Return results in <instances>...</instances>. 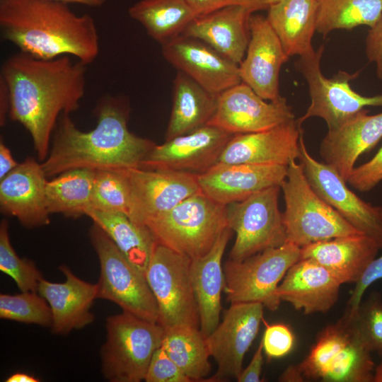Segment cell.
<instances>
[{
    "instance_id": "6da1fadb",
    "label": "cell",
    "mask_w": 382,
    "mask_h": 382,
    "mask_svg": "<svg viewBox=\"0 0 382 382\" xmlns=\"http://www.w3.org/2000/svg\"><path fill=\"white\" fill-rule=\"evenodd\" d=\"M86 66L71 56L51 59L19 52L1 66L10 94L8 117L29 132L40 161L62 115L76 111L85 94Z\"/></svg>"
},
{
    "instance_id": "7a4b0ae2",
    "label": "cell",
    "mask_w": 382,
    "mask_h": 382,
    "mask_svg": "<svg viewBox=\"0 0 382 382\" xmlns=\"http://www.w3.org/2000/svg\"><path fill=\"white\" fill-rule=\"evenodd\" d=\"M95 113L96 126L88 132L80 130L69 115H61L52 147L41 163L47 178L78 168H140L156 144L129 130L127 100L120 96H103L98 100Z\"/></svg>"
},
{
    "instance_id": "3957f363",
    "label": "cell",
    "mask_w": 382,
    "mask_h": 382,
    "mask_svg": "<svg viewBox=\"0 0 382 382\" xmlns=\"http://www.w3.org/2000/svg\"><path fill=\"white\" fill-rule=\"evenodd\" d=\"M2 37L20 52L42 59L71 56L86 65L100 50L94 18L50 0H0Z\"/></svg>"
},
{
    "instance_id": "277c9868",
    "label": "cell",
    "mask_w": 382,
    "mask_h": 382,
    "mask_svg": "<svg viewBox=\"0 0 382 382\" xmlns=\"http://www.w3.org/2000/svg\"><path fill=\"white\" fill-rule=\"evenodd\" d=\"M157 243L196 258L206 255L228 227L226 206L203 192L184 199L146 225Z\"/></svg>"
},
{
    "instance_id": "5b68a950",
    "label": "cell",
    "mask_w": 382,
    "mask_h": 382,
    "mask_svg": "<svg viewBox=\"0 0 382 382\" xmlns=\"http://www.w3.org/2000/svg\"><path fill=\"white\" fill-rule=\"evenodd\" d=\"M281 188L285 202L282 219L286 242L302 248L313 243L361 233L313 190L301 163L294 161L287 166L286 176Z\"/></svg>"
},
{
    "instance_id": "8992f818",
    "label": "cell",
    "mask_w": 382,
    "mask_h": 382,
    "mask_svg": "<svg viewBox=\"0 0 382 382\" xmlns=\"http://www.w3.org/2000/svg\"><path fill=\"white\" fill-rule=\"evenodd\" d=\"M346 311L318 335L309 354L298 365L304 379L331 382L374 381V363Z\"/></svg>"
},
{
    "instance_id": "52a82bcc",
    "label": "cell",
    "mask_w": 382,
    "mask_h": 382,
    "mask_svg": "<svg viewBox=\"0 0 382 382\" xmlns=\"http://www.w3.org/2000/svg\"><path fill=\"white\" fill-rule=\"evenodd\" d=\"M106 340L100 349L101 370L111 382H140L164 329L158 323L122 311L106 319Z\"/></svg>"
},
{
    "instance_id": "ba28073f",
    "label": "cell",
    "mask_w": 382,
    "mask_h": 382,
    "mask_svg": "<svg viewBox=\"0 0 382 382\" xmlns=\"http://www.w3.org/2000/svg\"><path fill=\"white\" fill-rule=\"evenodd\" d=\"M192 258L156 243L145 277L158 308L164 330L199 328L200 320L192 278Z\"/></svg>"
},
{
    "instance_id": "9c48e42d",
    "label": "cell",
    "mask_w": 382,
    "mask_h": 382,
    "mask_svg": "<svg viewBox=\"0 0 382 382\" xmlns=\"http://www.w3.org/2000/svg\"><path fill=\"white\" fill-rule=\"evenodd\" d=\"M88 235L100 263L98 299L112 301L122 311L158 323V305L145 275L125 258L98 225L93 223Z\"/></svg>"
},
{
    "instance_id": "30bf717a",
    "label": "cell",
    "mask_w": 382,
    "mask_h": 382,
    "mask_svg": "<svg viewBox=\"0 0 382 382\" xmlns=\"http://www.w3.org/2000/svg\"><path fill=\"white\" fill-rule=\"evenodd\" d=\"M300 257L301 248L286 242L242 260L228 259L224 267L227 301L231 303L260 302L267 309L276 311L281 302L277 294L279 283Z\"/></svg>"
},
{
    "instance_id": "8fae6325",
    "label": "cell",
    "mask_w": 382,
    "mask_h": 382,
    "mask_svg": "<svg viewBox=\"0 0 382 382\" xmlns=\"http://www.w3.org/2000/svg\"><path fill=\"white\" fill-rule=\"evenodd\" d=\"M323 50L321 45L312 53L299 57L295 62L296 69L308 83L311 97L306 112L297 120L300 125L310 117H318L325 120L328 129H332L366 107H382V94L364 96L352 89L350 81L359 71L350 74L339 71L331 78L325 77L320 69Z\"/></svg>"
},
{
    "instance_id": "7c38bea8",
    "label": "cell",
    "mask_w": 382,
    "mask_h": 382,
    "mask_svg": "<svg viewBox=\"0 0 382 382\" xmlns=\"http://www.w3.org/2000/svg\"><path fill=\"white\" fill-rule=\"evenodd\" d=\"M280 188L270 187L243 201L226 205L228 227L236 233L229 259L242 260L286 243L278 204Z\"/></svg>"
},
{
    "instance_id": "4fadbf2b",
    "label": "cell",
    "mask_w": 382,
    "mask_h": 382,
    "mask_svg": "<svg viewBox=\"0 0 382 382\" xmlns=\"http://www.w3.org/2000/svg\"><path fill=\"white\" fill-rule=\"evenodd\" d=\"M123 170L129 188V217L141 225L202 192L197 174L143 168Z\"/></svg>"
},
{
    "instance_id": "5bb4252c",
    "label": "cell",
    "mask_w": 382,
    "mask_h": 382,
    "mask_svg": "<svg viewBox=\"0 0 382 382\" xmlns=\"http://www.w3.org/2000/svg\"><path fill=\"white\" fill-rule=\"evenodd\" d=\"M299 158L313 190L359 231L374 238L382 248V219L378 207L368 203L351 191L337 172L308 151L303 134Z\"/></svg>"
},
{
    "instance_id": "9a60e30c",
    "label": "cell",
    "mask_w": 382,
    "mask_h": 382,
    "mask_svg": "<svg viewBox=\"0 0 382 382\" xmlns=\"http://www.w3.org/2000/svg\"><path fill=\"white\" fill-rule=\"evenodd\" d=\"M262 303H231L214 331L206 337L210 357L217 370L210 381H224L238 377L246 352L255 338L262 320Z\"/></svg>"
},
{
    "instance_id": "2e32d148",
    "label": "cell",
    "mask_w": 382,
    "mask_h": 382,
    "mask_svg": "<svg viewBox=\"0 0 382 382\" xmlns=\"http://www.w3.org/2000/svg\"><path fill=\"white\" fill-rule=\"evenodd\" d=\"M295 120L286 98L267 102L241 82L219 95L216 111L208 125L232 134L269 129Z\"/></svg>"
},
{
    "instance_id": "e0dca14e",
    "label": "cell",
    "mask_w": 382,
    "mask_h": 382,
    "mask_svg": "<svg viewBox=\"0 0 382 382\" xmlns=\"http://www.w3.org/2000/svg\"><path fill=\"white\" fill-rule=\"evenodd\" d=\"M233 135L217 127L204 125L155 145L140 168L202 174L219 162Z\"/></svg>"
},
{
    "instance_id": "ac0fdd59",
    "label": "cell",
    "mask_w": 382,
    "mask_h": 382,
    "mask_svg": "<svg viewBox=\"0 0 382 382\" xmlns=\"http://www.w3.org/2000/svg\"><path fill=\"white\" fill-rule=\"evenodd\" d=\"M161 45L168 62L214 94L242 82L238 64L198 39L180 35Z\"/></svg>"
},
{
    "instance_id": "d6986e66",
    "label": "cell",
    "mask_w": 382,
    "mask_h": 382,
    "mask_svg": "<svg viewBox=\"0 0 382 382\" xmlns=\"http://www.w3.org/2000/svg\"><path fill=\"white\" fill-rule=\"evenodd\" d=\"M250 40L239 66L242 82L266 100L280 96L279 72L289 60L281 42L267 17L252 13L249 19Z\"/></svg>"
},
{
    "instance_id": "ffe728a7",
    "label": "cell",
    "mask_w": 382,
    "mask_h": 382,
    "mask_svg": "<svg viewBox=\"0 0 382 382\" xmlns=\"http://www.w3.org/2000/svg\"><path fill=\"white\" fill-rule=\"evenodd\" d=\"M47 182L41 163L27 158L0 180L1 212L28 228L48 225Z\"/></svg>"
},
{
    "instance_id": "44dd1931",
    "label": "cell",
    "mask_w": 382,
    "mask_h": 382,
    "mask_svg": "<svg viewBox=\"0 0 382 382\" xmlns=\"http://www.w3.org/2000/svg\"><path fill=\"white\" fill-rule=\"evenodd\" d=\"M302 134L293 120L264 131L233 134L219 162L287 166L299 158Z\"/></svg>"
},
{
    "instance_id": "7402d4cb",
    "label": "cell",
    "mask_w": 382,
    "mask_h": 382,
    "mask_svg": "<svg viewBox=\"0 0 382 382\" xmlns=\"http://www.w3.org/2000/svg\"><path fill=\"white\" fill-rule=\"evenodd\" d=\"M287 166L218 162L197 175L202 192L214 201L228 205L243 201L261 190L281 186Z\"/></svg>"
},
{
    "instance_id": "603a6c76",
    "label": "cell",
    "mask_w": 382,
    "mask_h": 382,
    "mask_svg": "<svg viewBox=\"0 0 382 382\" xmlns=\"http://www.w3.org/2000/svg\"><path fill=\"white\" fill-rule=\"evenodd\" d=\"M59 269L65 277L64 282H52L42 278L37 292L51 308L52 332L65 335L94 321L91 308L98 299V287L97 284L78 277L66 265H60Z\"/></svg>"
},
{
    "instance_id": "cb8c5ba5",
    "label": "cell",
    "mask_w": 382,
    "mask_h": 382,
    "mask_svg": "<svg viewBox=\"0 0 382 382\" xmlns=\"http://www.w3.org/2000/svg\"><path fill=\"white\" fill-rule=\"evenodd\" d=\"M381 139L382 112L369 115L364 109L340 126L328 129L320 143V154L347 182L359 157Z\"/></svg>"
},
{
    "instance_id": "d4e9b609",
    "label": "cell",
    "mask_w": 382,
    "mask_h": 382,
    "mask_svg": "<svg viewBox=\"0 0 382 382\" xmlns=\"http://www.w3.org/2000/svg\"><path fill=\"white\" fill-rule=\"evenodd\" d=\"M380 249L374 238L357 233L303 246L300 259L311 260L324 267L341 284L357 283Z\"/></svg>"
},
{
    "instance_id": "484cf974",
    "label": "cell",
    "mask_w": 382,
    "mask_h": 382,
    "mask_svg": "<svg viewBox=\"0 0 382 382\" xmlns=\"http://www.w3.org/2000/svg\"><path fill=\"white\" fill-rule=\"evenodd\" d=\"M341 283L324 267L300 259L287 271L277 289L280 301L306 314L325 313L337 301Z\"/></svg>"
},
{
    "instance_id": "4316f807",
    "label": "cell",
    "mask_w": 382,
    "mask_h": 382,
    "mask_svg": "<svg viewBox=\"0 0 382 382\" xmlns=\"http://www.w3.org/2000/svg\"><path fill=\"white\" fill-rule=\"evenodd\" d=\"M253 13L242 6H228L196 17L182 35L198 39L240 64L250 40L249 19Z\"/></svg>"
},
{
    "instance_id": "83f0119b",
    "label": "cell",
    "mask_w": 382,
    "mask_h": 382,
    "mask_svg": "<svg viewBox=\"0 0 382 382\" xmlns=\"http://www.w3.org/2000/svg\"><path fill=\"white\" fill-rule=\"evenodd\" d=\"M231 234L227 227L206 255L192 259L190 272L199 313V329L206 337L220 322L221 292L225 287L222 258Z\"/></svg>"
},
{
    "instance_id": "f1b7e54d",
    "label": "cell",
    "mask_w": 382,
    "mask_h": 382,
    "mask_svg": "<svg viewBox=\"0 0 382 382\" xmlns=\"http://www.w3.org/2000/svg\"><path fill=\"white\" fill-rule=\"evenodd\" d=\"M267 18L290 57L315 51L312 39L316 31V0H282L269 6Z\"/></svg>"
},
{
    "instance_id": "f546056e",
    "label": "cell",
    "mask_w": 382,
    "mask_h": 382,
    "mask_svg": "<svg viewBox=\"0 0 382 382\" xmlns=\"http://www.w3.org/2000/svg\"><path fill=\"white\" fill-rule=\"evenodd\" d=\"M218 97L178 71L173 80V105L166 141L208 125L216 111Z\"/></svg>"
},
{
    "instance_id": "4dcf8cb0",
    "label": "cell",
    "mask_w": 382,
    "mask_h": 382,
    "mask_svg": "<svg viewBox=\"0 0 382 382\" xmlns=\"http://www.w3.org/2000/svg\"><path fill=\"white\" fill-rule=\"evenodd\" d=\"M94 224L111 238L125 258L145 275L156 241L145 225L118 212L88 209L86 212Z\"/></svg>"
},
{
    "instance_id": "1f68e13d",
    "label": "cell",
    "mask_w": 382,
    "mask_h": 382,
    "mask_svg": "<svg viewBox=\"0 0 382 382\" xmlns=\"http://www.w3.org/2000/svg\"><path fill=\"white\" fill-rule=\"evenodd\" d=\"M128 13L161 45L182 35L197 17L188 0H140Z\"/></svg>"
},
{
    "instance_id": "d6a6232c",
    "label": "cell",
    "mask_w": 382,
    "mask_h": 382,
    "mask_svg": "<svg viewBox=\"0 0 382 382\" xmlns=\"http://www.w3.org/2000/svg\"><path fill=\"white\" fill-rule=\"evenodd\" d=\"M96 170L84 168L64 171L46 185V201L50 214L76 219L91 207Z\"/></svg>"
},
{
    "instance_id": "836d02e7",
    "label": "cell",
    "mask_w": 382,
    "mask_h": 382,
    "mask_svg": "<svg viewBox=\"0 0 382 382\" xmlns=\"http://www.w3.org/2000/svg\"><path fill=\"white\" fill-rule=\"evenodd\" d=\"M161 347L191 381H202L209 375L210 354L199 328L164 330Z\"/></svg>"
},
{
    "instance_id": "e575fe53",
    "label": "cell",
    "mask_w": 382,
    "mask_h": 382,
    "mask_svg": "<svg viewBox=\"0 0 382 382\" xmlns=\"http://www.w3.org/2000/svg\"><path fill=\"white\" fill-rule=\"evenodd\" d=\"M316 32L373 27L382 16V0H316Z\"/></svg>"
},
{
    "instance_id": "d590c367",
    "label": "cell",
    "mask_w": 382,
    "mask_h": 382,
    "mask_svg": "<svg viewBox=\"0 0 382 382\" xmlns=\"http://www.w3.org/2000/svg\"><path fill=\"white\" fill-rule=\"evenodd\" d=\"M91 208L129 216V188L123 169L96 170Z\"/></svg>"
},
{
    "instance_id": "8d00e7d4",
    "label": "cell",
    "mask_w": 382,
    "mask_h": 382,
    "mask_svg": "<svg viewBox=\"0 0 382 382\" xmlns=\"http://www.w3.org/2000/svg\"><path fill=\"white\" fill-rule=\"evenodd\" d=\"M0 318L43 327H51L52 323L51 308L37 291H21L14 295L1 294Z\"/></svg>"
},
{
    "instance_id": "74e56055",
    "label": "cell",
    "mask_w": 382,
    "mask_h": 382,
    "mask_svg": "<svg viewBox=\"0 0 382 382\" xmlns=\"http://www.w3.org/2000/svg\"><path fill=\"white\" fill-rule=\"evenodd\" d=\"M0 270L11 277L21 291H37L41 272L30 260L18 257L11 245L8 222L4 219L0 224Z\"/></svg>"
},
{
    "instance_id": "f35d334b",
    "label": "cell",
    "mask_w": 382,
    "mask_h": 382,
    "mask_svg": "<svg viewBox=\"0 0 382 382\" xmlns=\"http://www.w3.org/2000/svg\"><path fill=\"white\" fill-rule=\"evenodd\" d=\"M357 334L366 347L382 354V301L378 293H372L359 307L347 311Z\"/></svg>"
},
{
    "instance_id": "ab89813d",
    "label": "cell",
    "mask_w": 382,
    "mask_h": 382,
    "mask_svg": "<svg viewBox=\"0 0 382 382\" xmlns=\"http://www.w3.org/2000/svg\"><path fill=\"white\" fill-rule=\"evenodd\" d=\"M144 381L146 382H191V380L180 370L161 347H158L153 354Z\"/></svg>"
},
{
    "instance_id": "60d3db41",
    "label": "cell",
    "mask_w": 382,
    "mask_h": 382,
    "mask_svg": "<svg viewBox=\"0 0 382 382\" xmlns=\"http://www.w3.org/2000/svg\"><path fill=\"white\" fill-rule=\"evenodd\" d=\"M261 342L263 350L269 359L280 358L292 349L294 335L291 329L284 324H266Z\"/></svg>"
},
{
    "instance_id": "b9f144b4",
    "label": "cell",
    "mask_w": 382,
    "mask_h": 382,
    "mask_svg": "<svg viewBox=\"0 0 382 382\" xmlns=\"http://www.w3.org/2000/svg\"><path fill=\"white\" fill-rule=\"evenodd\" d=\"M382 181V146L369 161L355 167L347 183L357 190L366 192Z\"/></svg>"
},
{
    "instance_id": "7bdbcfd3",
    "label": "cell",
    "mask_w": 382,
    "mask_h": 382,
    "mask_svg": "<svg viewBox=\"0 0 382 382\" xmlns=\"http://www.w3.org/2000/svg\"><path fill=\"white\" fill-rule=\"evenodd\" d=\"M197 17L228 7L242 6L253 13L268 8L262 0H188Z\"/></svg>"
},
{
    "instance_id": "ee69618b",
    "label": "cell",
    "mask_w": 382,
    "mask_h": 382,
    "mask_svg": "<svg viewBox=\"0 0 382 382\" xmlns=\"http://www.w3.org/2000/svg\"><path fill=\"white\" fill-rule=\"evenodd\" d=\"M378 209L382 219V206L378 207ZM381 279H382V254L372 261L361 279L356 283L355 288L349 300L348 308L352 310L357 308L366 289L374 282Z\"/></svg>"
},
{
    "instance_id": "f6af8a7d",
    "label": "cell",
    "mask_w": 382,
    "mask_h": 382,
    "mask_svg": "<svg viewBox=\"0 0 382 382\" xmlns=\"http://www.w3.org/2000/svg\"><path fill=\"white\" fill-rule=\"evenodd\" d=\"M365 52L368 60L376 65L377 77L382 79V16L369 30L365 41Z\"/></svg>"
},
{
    "instance_id": "bcb514c9",
    "label": "cell",
    "mask_w": 382,
    "mask_h": 382,
    "mask_svg": "<svg viewBox=\"0 0 382 382\" xmlns=\"http://www.w3.org/2000/svg\"><path fill=\"white\" fill-rule=\"evenodd\" d=\"M263 345L260 342L248 366L237 378L238 382H259L263 364Z\"/></svg>"
},
{
    "instance_id": "7dc6e473",
    "label": "cell",
    "mask_w": 382,
    "mask_h": 382,
    "mask_svg": "<svg viewBox=\"0 0 382 382\" xmlns=\"http://www.w3.org/2000/svg\"><path fill=\"white\" fill-rule=\"evenodd\" d=\"M18 164L13 158L10 149L1 140L0 142V180L11 172Z\"/></svg>"
},
{
    "instance_id": "c3c4849f",
    "label": "cell",
    "mask_w": 382,
    "mask_h": 382,
    "mask_svg": "<svg viewBox=\"0 0 382 382\" xmlns=\"http://www.w3.org/2000/svg\"><path fill=\"white\" fill-rule=\"evenodd\" d=\"M10 94L8 88L2 77L0 76V125L4 126L9 114Z\"/></svg>"
},
{
    "instance_id": "681fc988",
    "label": "cell",
    "mask_w": 382,
    "mask_h": 382,
    "mask_svg": "<svg viewBox=\"0 0 382 382\" xmlns=\"http://www.w3.org/2000/svg\"><path fill=\"white\" fill-rule=\"evenodd\" d=\"M304 378L298 366H289L280 376V381H303Z\"/></svg>"
},
{
    "instance_id": "f907efd6",
    "label": "cell",
    "mask_w": 382,
    "mask_h": 382,
    "mask_svg": "<svg viewBox=\"0 0 382 382\" xmlns=\"http://www.w3.org/2000/svg\"><path fill=\"white\" fill-rule=\"evenodd\" d=\"M6 382H38L40 380L26 373L18 372L11 375Z\"/></svg>"
},
{
    "instance_id": "816d5d0a",
    "label": "cell",
    "mask_w": 382,
    "mask_h": 382,
    "mask_svg": "<svg viewBox=\"0 0 382 382\" xmlns=\"http://www.w3.org/2000/svg\"><path fill=\"white\" fill-rule=\"evenodd\" d=\"M64 4H79L90 7H100L105 4L106 0H50Z\"/></svg>"
},
{
    "instance_id": "f5cc1de1",
    "label": "cell",
    "mask_w": 382,
    "mask_h": 382,
    "mask_svg": "<svg viewBox=\"0 0 382 382\" xmlns=\"http://www.w3.org/2000/svg\"><path fill=\"white\" fill-rule=\"evenodd\" d=\"M374 382H382V361L379 365L375 368Z\"/></svg>"
},
{
    "instance_id": "db71d44e",
    "label": "cell",
    "mask_w": 382,
    "mask_h": 382,
    "mask_svg": "<svg viewBox=\"0 0 382 382\" xmlns=\"http://www.w3.org/2000/svg\"><path fill=\"white\" fill-rule=\"evenodd\" d=\"M268 6L272 5V4H276L277 2H279L282 0H262Z\"/></svg>"
}]
</instances>
